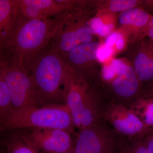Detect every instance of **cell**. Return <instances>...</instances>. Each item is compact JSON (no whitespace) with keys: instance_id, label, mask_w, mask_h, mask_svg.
<instances>
[{"instance_id":"6da1fadb","label":"cell","mask_w":153,"mask_h":153,"mask_svg":"<svg viewBox=\"0 0 153 153\" xmlns=\"http://www.w3.org/2000/svg\"><path fill=\"white\" fill-rule=\"evenodd\" d=\"M66 13L47 20H29L19 10L13 35L1 51V59L22 66L27 58L49 45Z\"/></svg>"},{"instance_id":"7a4b0ae2","label":"cell","mask_w":153,"mask_h":153,"mask_svg":"<svg viewBox=\"0 0 153 153\" xmlns=\"http://www.w3.org/2000/svg\"><path fill=\"white\" fill-rule=\"evenodd\" d=\"M34 77L46 105L64 104L63 85L68 66L62 55L49 45L23 62Z\"/></svg>"},{"instance_id":"3957f363","label":"cell","mask_w":153,"mask_h":153,"mask_svg":"<svg viewBox=\"0 0 153 153\" xmlns=\"http://www.w3.org/2000/svg\"><path fill=\"white\" fill-rule=\"evenodd\" d=\"M65 104L78 130L102 121L104 107L87 79L68 66L64 85Z\"/></svg>"},{"instance_id":"277c9868","label":"cell","mask_w":153,"mask_h":153,"mask_svg":"<svg viewBox=\"0 0 153 153\" xmlns=\"http://www.w3.org/2000/svg\"><path fill=\"white\" fill-rule=\"evenodd\" d=\"M25 128L59 129L72 136L76 132L71 112L65 104L20 110L0 122L1 132Z\"/></svg>"},{"instance_id":"5b68a950","label":"cell","mask_w":153,"mask_h":153,"mask_svg":"<svg viewBox=\"0 0 153 153\" xmlns=\"http://www.w3.org/2000/svg\"><path fill=\"white\" fill-rule=\"evenodd\" d=\"M0 73L4 78L16 111L46 105L34 77L24 67L1 59Z\"/></svg>"},{"instance_id":"8992f818","label":"cell","mask_w":153,"mask_h":153,"mask_svg":"<svg viewBox=\"0 0 153 153\" xmlns=\"http://www.w3.org/2000/svg\"><path fill=\"white\" fill-rule=\"evenodd\" d=\"M83 12L80 9L64 15L48 45L49 47L63 55L79 44L92 42L94 34Z\"/></svg>"},{"instance_id":"52a82bcc","label":"cell","mask_w":153,"mask_h":153,"mask_svg":"<svg viewBox=\"0 0 153 153\" xmlns=\"http://www.w3.org/2000/svg\"><path fill=\"white\" fill-rule=\"evenodd\" d=\"M14 130L28 144L41 153H66L73 149V136L63 130L25 128Z\"/></svg>"},{"instance_id":"ba28073f","label":"cell","mask_w":153,"mask_h":153,"mask_svg":"<svg viewBox=\"0 0 153 153\" xmlns=\"http://www.w3.org/2000/svg\"><path fill=\"white\" fill-rule=\"evenodd\" d=\"M73 136L75 153H115L114 133L102 121L77 131Z\"/></svg>"},{"instance_id":"9c48e42d","label":"cell","mask_w":153,"mask_h":153,"mask_svg":"<svg viewBox=\"0 0 153 153\" xmlns=\"http://www.w3.org/2000/svg\"><path fill=\"white\" fill-rule=\"evenodd\" d=\"M103 119L117 133L125 136L137 137L147 132L142 121L130 107L121 103L112 102L104 108Z\"/></svg>"},{"instance_id":"30bf717a","label":"cell","mask_w":153,"mask_h":153,"mask_svg":"<svg viewBox=\"0 0 153 153\" xmlns=\"http://www.w3.org/2000/svg\"><path fill=\"white\" fill-rule=\"evenodd\" d=\"M101 44L94 41L80 44L61 55L68 66L86 79V75L89 74L94 63L98 61L97 54Z\"/></svg>"},{"instance_id":"8fae6325","label":"cell","mask_w":153,"mask_h":153,"mask_svg":"<svg viewBox=\"0 0 153 153\" xmlns=\"http://www.w3.org/2000/svg\"><path fill=\"white\" fill-rule=\"evenodd\" d=\"M19 10L15 0H0V49H4L13 37Z\"/></svg>"},{"instance_id":"7c38bea8","label":"cell","mask_w":153,"mask_h":153,"mask_svg":"<svg viewBox=\"0 0 153 153\" xmlns=\"http://www.w3.org/2000/svg\"><path fill=\"white\" fill-rule=\"evenodd\" d=\"M27 5L39 9L47 19L58 16L70 11L81 9L83 2L67 0H22Z\"/></svg>"},{"instance_id":"4fadbf2b","label":"cell","mask_w":153,"mask_h":153,"mask_svg":"<svg viewBox=\"0 0 153 153\" xmlns=\"http://www.w3.org/2000/svg\"><path fill=\"white\" fill-rule=\"evenodd\" d=\"M140 82L134 67L128 65L109 84L118 97L127 99L134 97L137 93Z\"/></svg>"},{"instance_id":"5bb4252c","label":"cell","mask_w":153,"mask_h":153,"mask_svg":"<svg viewBox=\"0 0 153 153\" xmlns=\"http://www.w3.org/2000/svg\"><path fill=\"white\" fill-rule=\"evenodd\" d=\"M134 69L140 81L153 79V44L143 43L135 58Z\"/></svg>"},{"instance_id":"9a60e30c","label":"cell","mask_w":153,"mask_h":153,"mask_svg":"<svg viewBox=\"0 0 153 153\" xmlns=\"http://www.w3.org/2000/svg\"><path fill=\"white\" fill-rule=\"evenodd\" d=\"M2 133L1 145L2 153H41L28 144L16 131Z\"/></svg>"},{"instance_id":"2e32d148","label":"cell","mask_w":153,"mask_h":153,"mask_svg":"<svg viewBox=\"0 0 153 153\" xmlns=\"http://www.w3.org/2000/svg\"><path fill=\"white\" fill-rule=\"evenodd\" d=\"M152 17L143 9L135 7L122 12L118 21L123 26L140 29L147 25Z\"/></svg>"},{"instance_id":"e0dca14e","label":"cell","mask_w":153,"mask_h":153,"mask_svg":"<svg viewBox=\"0 0 153 153\" xmlns=\"http://www.w3.org/2000/svg\"><path fill=\"white\" fill-rule=\"evenodd\" d=\"M130 108L142 121L147 131L153 128V98L137 100Z\"/></svg>"},{"instance_id":"ac0fdd59","label":"cell","mask_w":153,"mask_h":153,"mask_svg":"<svg viewBox=\"0 0 153 153\" xmlns=\"http://www.w3.org/2000/svg\"><path fill=\"white\" fill-rule=\"evenodd\" d=\"M15 111L4 78L0 73V122L8 118Z\"/></svg>"},{"instance_id":"d6986e66","label":"cell","mask_w":153,"mask_h":153,"mask_svg":"<svg viewBox=\"0 0 153 153\" xmlns=\"http://www.w3.org/2000/svg\"><path fill=\"white\" fill-rule=\"evenodd\" d=\"M140 2L136 0H112L100 6V11L105 12H123L137 7Z\"/></svg>"},{"instance_id":"ffe728a7","label":"cell","mask_w":153,"mask_h":153,"mask_svg":"<svg viewBox=\"0 0 153 153\" xmlns=\"http://www.w3.org/2000/svg\"><path fill=\"white\" fill-rule=\"evenodd\" d=\"M142 137L135 138L128 144L120 147V153H149L145 140Z\"/></svg>"},{"instance_id":"44dd1931","label":"cell","mask_w":153,"mask_h":153,"mask_svg":"<svg viewBox=\"0 0 153 153\" xmlns=\"http://www.w3.org/2000/svg\"><path fill=\"white\" fill-rule=\"evenodd\" d=\"M114 51L113 47L102 44L97 50V60L101 63H104L112 55Z\"/></svg>"},{"instance_id":"7402d4cb","label":"cell","mask_w":153,"mask_h":153,"mask_svg":"<svg viewBox=\"0 0 153 153\" xmlns=\"http://www.w3.org/2000/svg\"><path fill=\"white\" fill-rule=\"evenodd\" d=\"M102 77L104 81L108 83H110L116 77V74L111 64H105L101 72Z\"/></svg>"},{"instance_id":"603a6c76","label":"cell","mask_w":153,"mask_h":153,"mask_svg":"<svg viewBox=\"0 0 153 153\" xmlns=\"http://www.w3.org/2000/svg\"><path fill=\"white\" fill-rule=\"evenodd\" d=\"M110 64L114 70L116 74V77L117 75L120 74L128 66L127 64L125 63L123 60L119 59H114L111 60Z\"/></svg>"},{"instance_id":"cb8c5ba5","label":"cell","mask_w":153,"mask_h":153,"mask_svg":"<svg viewBox=\"0 0 153 153\" xmlns=\"http://www.w3.org/2000/svg\"><path fill=\"white\" fill-rule=\"evenodd\" d=\"M117 40V31L111 33L105 41L104 44L108 47H113L114 45L116 43Z\"/></svg>"},{"instance_id":"d4e9b609","label":"cell","mask_w":153,"mask_h":153,"mask_svg":"<svg viewBox=\"0 0 153 153\" xmlns=\"http://www.w3.org/2000/svg\"><path fill=\"white\" fill-rule=\"evenodd\" d=\"M117 32V40L116 43V47L118 50H122L124 48L125 41L122 33Z\"/></svg>"},{"instance_id":"484cf974","label":"cell","mask_w":153,"mask_h":153,"mask_svg":"<svg viewBox=\"0 0 153 153\" xmlns=\"http://www.w3.org/2000/svg\"><path fill=\"white\" fill-rule=\"evenodd\" d=\"M149 153H153V133L145 140Z\"/></svg>"},{"instance_id":"4316f807","label":"cell","mask_w":153,"mask_h":153,"mask_svg":"<svg viewBox=\"0 0 153 153\" xmlns=\"http://www.w3.org/2000/svg\"><path fill=\"white\" fill-rule=\"evenodd\" d=\"M148 28L147 34L148 36L152 39H153V26Z\"/></svg>"},{"instance_id":"83f0119b","label":"cell","mask_w":153,"mask_h":153,"mask_svg":"<svg viewBox=\"0 0 153 153\" xmlns=\"http://www.w3.org/2000/svg\"><path fill=\"white\" fill-rule=\"evenodd\" d=\"M147 25H149L148 28L150 27H152L153 26V16L152 17L150 21H149V23H148Z\"/></svg>"},{"instance_id":"f1b7e54d","label":"cell","mask_w":153,"mask_h":153,"mask_svg":"<svg viewBox=\"0 0 153 153\" xmlns=\"http://www.w3.org/2000/svg\"><path fill=\"white\" fill-rule=\"evenodd\" d=\"M66 153H75V152H74V150L72 149L71 151H69V152H67Z\"/></svg>"},{"instance_id":"f546056e","label":"cell","mask_w":153,"mask_h":153,"mask_svg":"<svg viewBox=\"0 0 153 153\" xmlns=\"http://www.w3.org/2000/svg\"></svg>"}]
</instances>
